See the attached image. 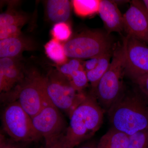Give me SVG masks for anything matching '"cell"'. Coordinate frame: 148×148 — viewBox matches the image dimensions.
<instances>
[{"mask_svg": "<svg viewBox=\"0 0 148 148\" xmlns=\"http://www.w3.org/2000/svg\"><path fill=\"white\" fill-rule=\"evenodd\" d=\"M0 148H21L11 141L6 139L3 134L0 135Z\"/></svg>", "mask_w": 148, "mask_h": 148, "instance_id": "obj_27", "label": "cell"}, {"mask_svg": "<svg viewBox=\"0 0 148 148\" xmlns=\"http://www.w3.org/2000/svg\"><path fill=\"white\" fill-rule=\"evenodd\" d=\"M125 75L135 81L148 74V45L129 35L123 38Z\"/></svg>", "mask_w": 148, "mask_h": 148, "instance_id": "obj_8", "label": "cell"}, {"mask_svg": "<svg viewBox=\"0 0 148 148\" xmlns=\"http://www.w3.org/2000/svg\"><path fill=\"white\" fill-rule=\"evenodd\" d=\"M80 60L71 58L65 64L59 66L58 71L69 78L74 72L80 69H84L83 65H82Z\"/></svg>", "mask_w": 148, "mask_h": 148, "instance_id": "obj_23", "label": "cell"}, {"mask_svg": "<svg viewBox=\"0 0 148 148\" xmlns=\"http://www.w3.org/2000/svg\"><path fill=\"white\" fill-rule=\"evenodd\" d=\"M125 52L123 44L114 49L110 66L93 90L95 98L103 110L108 112L124 92Z\"/></svg>", "mask_w": 148, "mask_h": 148, "instance_id": "obj_3", "label": "cell"}, {"mask_svg": "<svg viewBox=\"0 0 148 148\" xmlns=\"http://www.w3.org/2000/svg\"><path fill=\"white\" fill-rule=\"evenodd\" d=\"M141 6H142V8H143V11H144L145 13L146 16H147V17L148 19V10L145 7V6H144V4H143V2H142V1H141Z\"/></svg>", "mask_w": 148, "mask_h": 148, "instance_id": "obj_30", "label": "cell"}, {"mask_svg": "<svg viewBox=\"0 0 148 148\" xmlns=\"http://www.w3.org/2000/svg\"><path fill=\"white\" fill-rule=\"evenodd\" d=\"M67 57L74 59H90L112 52V42L106 34L98 30L81 32L64 44Z\"/></svg>", "mask_w": 148, "mask_h": 148, "instance_id": "obj_4", "label": "cell"}, {"mask_svg": "<svg viewBox=\"0 0 148 148\" xmlns=\"http://www.w3.org/2000/svg\"><path fill=\"white\" fill-rule=\"evenodd\" d=\"M104 110L93 95L84 101L69 117L70 123L60 139L64 148H75L90 140L103 122Z\"/></svg>", "mask_w": 148, "mask_h": 148, "instance_id": "obj_1", "label": "cell"}, {"mask_svg": "<svg viewBox=\"0 0 148 148\" xmlns=\"http://www.w3.org/2000/svg\"><path fill=\"white\" fill-rule=\"evenodd\" d=\"M69 79L76 89L79 91H82L88 82L86 73L84 69L74 72Z\"/></svg>", "mask_w": 148, "mask_h": 148, "instance_id": "obj_22", "label": "cell"}, {"mask_svg": "<svg viewBox=\"0 0 148 148\" xmlns=\"http://www.w3.org/2000/svg\"><path fill=\"white\" fill-rule=\"evenodd\" d=\"M27 20V16L14 12H3L0 14V29L13 25L22 27Z\"/></svg>", "mask_w": 148, "mask_h": 148, "instance_id": "obj_19", "label": "cell"}, {"mask_svg": "<svg viewBox=\"0 0 148 148\" xmlns=\"http://www.w3.org/2000/svg\"><path fill=\"white\" fill-rule=\"evenodd\" d=\"M46 10L49 20L56 24L68 21L71 12V3L68 0H49Z\"/></svg>", "mask_w": 148, "mask_h": 148, "instance_id": "obj_14", "label": "cell"}, {"mask_svg": "<svg viewBox=\"0 0 148 148\" xmlns=\"http://www.w3.org/2000/svg\"><path fill=\"white\" fill-rule=\"evenodd\" d=\"M72 1L74 11L79 16H89L98 12L100 1L74 0Z\"/></svg>", "mask_w": 148, "mask_h": 148, "instance_id": "obj_18", "label": "cell"}, {"mask_svg": "<svg viewBox=\"0 0 148 148\" xmlns=\"http://www.w3.org/2000/svg\"><path fill=\"white\" fill-rule=\"evenodd\" d=\"M6 94L10 95L9 103L18 101L32 118L44 107L52 103L47 91L45 77L36 73L30 74L13 92Z\"/></svg>", "mask_w": 148, "mask_h": 148, "instance_id": "obj_5", "label": "cell"}, {"mask_svg": "<svg viewBox=\"0 0 148 148\" xmlns=\"http://www.w3.org/2000/svg\"><path fill=\"white\" fill-rule=\"evenodd\" d=\"M112 54L113 53L110 52L101 56L98 66L96 68L92 71L86 72L88 82L90 83L93 90L97 86L99 81L108 69Z\"/></svg>", "mask_w": 148, "mask_h": 148, "instance_id": "obj_16", "label": "cell"}, {"mask_svg": "<svg viewBox=\"0 0 148 148\" xmlns=\"http://www.w3.org/2000/svg\"><path fill=\"white\" fill-rule=\"evenodd\" d=\"M23 67L17 58H0V90L8 93L25 79Z\"/></svg>", "mask_w": 148, "mask_h": 148, "instance_id": "obj_11", "label": "cell"}, {"mask_svg": "<svg viewBox=\"0 0 148 148\" xmlns=\"http://www.w3.org/2000/svg\"><path fill=\"white\" fill-rule=\"evenodd\" d=\"M98 13L109 34L112 32L121 33L124 30L123 15L115 2L100 1Z\"/></svg>", "mask_w": 148, "mask_h": 148, "instance_id": "obj_12", "label": "cell"}, {"mask_svg": "<svg viewBox=\"0 0 148 148\" xmlns=\"http://www.w3.org/2000/svg\"><path fill=\"white\" fill-rule=\"evenodd\" d=\"M97 142L94 141H86L75 148H97Z\"/></svg>", "mask_w": 148, "mask_h": 148, "instance_id": "obj_29", "label": "cell"}, {"mask_svg": "<svg viewBox=\"0 0 148 148\" xmlns=\"http://www.w3.org/2000/svg\"><path fill=\"white\" fill-rule=\"evenodd\" d=\"M100 56L90 58L86 61L83 65L85 71L87 72L95 69L98 66Z\"/></svg>", "mask_w": 148, "mask_h": 148, "instance_id": "obj_26", "label": "cell"}, {"mask_svg": "<svg viewBox=\"0 0 148 148\" xmlns=\"http://www.w3.org/2000/svg\"><path fill=\"white\" fill-rule=\"evenodd\" d=\"M2 119L4 131L15 142H35L42 138L35 128L31 117L17 101L9 103Z\"/></svg>", "mask_w": 148, "mask_h": 148, "instance_id": "obj_7", "label": "cell"}, {"mask_svg": "<svg viewBox=\"0 0 148 148\" xmlns=\"http://www.w3.org/2000/svg\"><path fill=\"white\" fill-rule=\"evenodd\" d=\"M123 18L127 35L148 45V19L141 6V1H132Z\"/></svg>", "mask_w": 148, "mask_h": 148, "instance_id": "obj_10", "label": "cell"}, {"mask_svg": "<svg viewBox=\"0 0 148 148\" xmlns=\"http://www.w3.org/2000/svg\"><path fill=\"white\" fill-rule=\"evenodd\" d=\"M134 82L142 93L148 97V74L140 77Z\"/></svg>", "mask_w": 148, "mask_h": 148, "instance_id": "obj_25", "label": "cell"}, {"mask_svg": "<svg viewBox=\"0 0 148 148\" xmlns=\"http://www.w3.org/2000/svg\"><path fill=\"white\" fill-rule=\"evenodd\" d=\"M45 49L48 57L59 66L63 65L68 61L64 45L55 39H52L49 41L45 45Z\"/></svg>", "mask_w": 148, "mask_h": 148, "instance_id": "obj_17", "label": "cell"}, {"mask_svg": "<svg viewBox=\"0 0 148 148\" xmlns=\"http://www.w3.org/2000/svg\"><path fill=\"white\" fill-rule=\"evenodd\" d=\"M129 136L111 127L97 142V148H127Z\"/></svg>", "mask_w": 148, "mask_h": 148, "instance_id": "obj_15", "label": "cell"}, {"mask_svg": "<svg viewBox=\"0 0 148 148\" xmlns=\"http://www.w3.org/2000/svg\"><path fill=\"white\" fill-rule=\"evenodd\" d=\"M60 137L46 141L45 148H64Z\"/></svg>", "mask_w": 148, "mask_h": 148, "instance_id": "obj_28", "label": "cell"}, {"mask_svg": "<svg viewBox=\"0 0 148 148\" xmlns=\"http://www.w3.org/2000/svg\"><path fill=\"white\" fill-rule=\"evenodd\" d=\"M34 48L32 41L21 36L0 40V58H17L23 51Z\"/></svg>", "mask_w": 148, "mask_h": 148, "instance_id": "obj_13", "label": "cell"}, {"mask_svg": "<svg viewBox=\"0 0 148 148\" xmlns=\"http://www.w3.org/2000/svg\"><path fill=\"white\" fill-rule=\"evenodd\" d=\"M127 148H148V128L130 135Z\"/></svg>", "mask_w": 148, "mask_h": 148, "instance_id": "obj_20", "label": "cell"}, {"mask_svg": "<svg viewBox=\"0 0 148 148\" xmlns=\"http://www.w3.org/2000/svg\"><path fill=\"white\" fill-rule=\"evenodd\" d=\"M45 77L51 101L70 117L87 95L76 89L69 79L58 71H51Z\"/></svg>", "mask_w": 148, "mask_h": 148, "instance_id": "obj_6", "label": "cell"}, {"mask_svg": "<svg viewBox=\"0 0 148 148\" xmlns=\"http://www.w3.org/2000/svg\"><path fill=\"white\" fill-rule=\"evenodd\" d=\"M140 93L122 95L108 111L112 127L129 135L148 128V102Z\"/></svg>", "mask_w": 148, "mask_h": 148, "instance_id": "obj_2", "label": "cell"}, {"mask_svg": "<svg viewBox=\"0 0 148 148\" xmlns=\"http://www.w3.org/2000/svg\"><path fill=\"white\" fill-rule=\"evenodd\" d=\"M71 33V28L65 22L55 24L51 31L53 38L60 42H67L70 39Z\"/></svg>", "mask_w": 148, "mask_h": 148, "instance_id": "obj_21", "label": "cell"}, {"mask_svg": "<svg viewBox=\"0 0 148 148\" xmlns=\"http://www.w3.org/2000/svg\"><path fill=\"white\" fill-rule=\"evenodd\" d=\"M21 28L13 25L0 29V40L21 36Z\"/></svg>", "mask_w": 148, "mask_h": 148, "instance_id": "obj_24", "label": "cell"}, {"mask_svg": "<svg viewBox=\"0 0 148 148\" xmlns=\"http://www.w3.org/2000/svg\"><path fill=\"white\" fill-rule=\"evenodd\" d=\"M32 120L35 128L45 142L61 137L67 128L64 117L52 103L44 107Z\"/></svg>", "mask_w": 148, "mask_h": 148, "instance_id": "obj_9", "label": "cell"}, {"mask_svg": "<svg viewBox=\"0 0 148 148\" xmlns=\"http://www.w3.org/2000/svg\"><path fill=\"white\" fill-rule=\"evenodd\" d=\"M142 1L145 7L148 10V0H143Z\"/></svg>", "mask_w": 148, "mask_h": 148, "instance_id": "obj_31", "label": "cell"}]
</instances>
